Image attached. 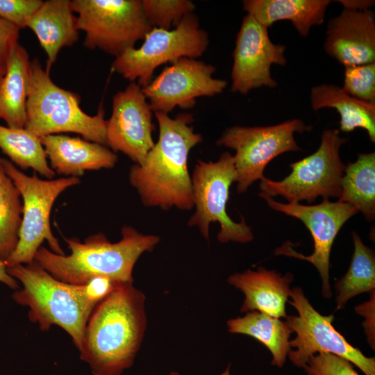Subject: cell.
Returning a JSON list of instances; mask_svg holds the SVG:
<instances>
[{"mask_svg": "<svg viewBox=\"0 0 375 375\" xmlns=\"http://www.w3.org/2000/svg\"><path fill=\"white\" fill-rule=\"evenodd\" d=\"M370 294V299L355 308V311L365 317V322L362 323L365 333L367 335V342L370 347L375 349V333H374V291Z\"/></svg>", "mask_w": 375, "mask_h": 375, "instance_id": "35", "label": "cell"}, {"mask_svg": "<svg viewBox=\"0 0 375 375\" xmlns=\"http://www.w3.org/2000/svg\"><path fill=\"white\" fill-rule=\"evenodd\" d=\"M71 6L78 30L85 33V47L115 58L152 29L140 0H72Z\"/></svg>", "mask_w": 375, "mask_h": 375, "instance_id": "8", "label": "cell"}, {"mask_svg": "<svg viewBox=\"0 0 375 375\" xmlns=\"http://www.w3.org/2000/svg\"><path fill=\"white\" fill-rule=\"evenodd\" d=\"M339 201L349 203L365 219H375V153H359L354 162L346 165Z\"/></svg>", "mask_w": 375, "mask_h": 375, "instance_id": "25", "label": "cell"}, {"mask_svg": "<svg viewBox=\"0 0 375 375\" xmlns=\"http://www.w3.org/2000/svg\"><path fill=\"white\" fill-rule=\"evenodd\" d=\"M7 175L11 178L23 199V212L16 248L4 261L6 267L34 261L38 249L47 240L52 251L65 255L50 227V213L57 197L66 189L78 184V177L42 180L36 174L29 176L10 160L1 158Z\"/></svg>", "mask_w": 375, "mask_h": 375, "instance_id": "6", "label": "cell"}, {"mask_svg": "<svg viewBox=\"0 0 375 375\" xmlns=\"http://www.w3.org/2000/svg\"><path fill=\"white\" fill-rule=\"evenodd\" d=\"M311 129V126L299 119L274 126H235L226 129L216 143L235 151L233 157L238 192L244 193L253 182L263 179L265 167L274 158L301 150L294 134Z\"/></svg>", "mask_w": 375, "mask_h": 375, "instance_id": "11", "label": "cell"}, {"mask_svg": "<svg viewBox=\"0 0 375 375\" xmlns=\"http://www.w3.org/2000/svg\"><path fill=\"white\" fill-rule=\"evenodd\" d=\"M324 49L344 67L375 62L374 12L343 7L328 23Z\"/></svg>", "mask_w": 375, "mask_h": 375, "instance_id": "17", "label": "cell"}, {"mask_svg": "<svg viewBox=\"0 0 375 375\" xmlns=\"http://www.w3.org/2000/svg\"><path fill=\"white\" fill-rule=\"evenodd\" d=\"M344 68L342 89L354 98L375 103V62Z\"/></svg>", "mask_w": 375, "mask_h": 375, "instance_id": "30", "label": "cell"}, {"mask_svg": "<svg viewBox=\"0 0 375 375\" xmlns=\"http://www.w3.org/2000/svg\"><path fill=\"white\" fill-rule=\"evenodd\" d=\"M50 167L59 175L77 177L86 170L115 166L117 156L105 145L78 137L53 134L41 138Z\"/></svg>", "mask_w": 375, "mask_h": 375, "instance_id": "19", "label": "cell"}, {"mask_svg": "<svg viewBox=\"0 0 375 375\" xmlns=\"http://www.w3.org/2000/svg\"><path fill=\"white\" fill-rule=\"evenodd\" d=\"M154 113L159 127L158 141L142 164L131 167L130 183L146 206L191 210L194 201L188 160L202 136L191 126L194 118L190 113L174 118Z\"/></svg>", "mask_w": 375, "mask_h": 375, "instance_id": "2", "label": "cell"}, {"mask_svg": "<svg viewBox=\"0 0 375 375\" xmlns=\"http://www.w3.org/2000/svg\"><path fill=\"white\" fill-rule=\"evenodd\" d=\"M78 94L57 85L37 58L31 60L24 128L39 138L74 133L88 141L106 145L107 120L103 108L91 116L81 108Z\"/></svg>", "mask_w": 375, "mask_h": 375, "instance_id": "5", "label": "cell"}, {"mask_svg": "<svg viewBox=\"0 0 375 375\" xmlns=\"http://www.w3.org/2000/svg\"><path fill=\"white\" fill-rule=\"evenodd\" d=\"M169 375H180V374L177 372L172 371V372H170ZM219 375H231V374H230V365H228L227 368L226 369V370Z\"/></svg>", "mask_w": 375, "mask_h": 375, "instance_id": "38", "label": "cell"}, {"mask_svg": "<svg viewBox=\"0 0 375 375\" xmlns=\"http://www.w3.org/2000/svg\"><path fill=\"white\" fill-rule=\"evenodd\" d=\"M144 15L153 28L172 30L183 17L193 12L195 6L189 0H143Z\"/></svg>", "mask_w": 375, "mask_h": 375, "instance_id": "29", "label": "cell"}, {"mask_svg": "<svg viewBox=\"0 0 375 375\" xmlns=\"http://www.w3.org/2000/svg\"><path fill=\"white\" fill-rule=\"evenodd\" d=\"M285 47L274 44L268 28L247 14L242 22L233 53L231 91L242 94L260 87L276 88L271 74L273 64L285 65Z\"/></svg>", "mask_w": 375, "mask_h": 375, "instance_id": "15", "label": "cell"}, {"mask_svg": "<svg viewBox=\"0 0 375 375\" xmlns=\"http://www.w3.org/2000/svg\"><path fill=\"white\" fill-rule=\"evenodd\" d=\"M259 196L273 210L301 220L310 231L313 239L314 250L310 256H304L291 247V242H285L275 250L276 255H284L312 264L322 279V294L325 299L332 297L330 285L329 267L331 250L342 226L351 217L358 212L352 205L342 201H323L316 205L283 203L263 193Z\"/></svg>", "mask_w": 375, "mask_h": 375, "instance_id": "13", "label": "cell"}, {"mask_svg": "<svg viewBox=\"0 0 375 375\" xmlns=\"http://www.w3.org/2000/svg\"><path fill=\"white\" fill-rule=\"evenodd\" d=\"M118 283L106 276H96L85 284L74 285V288L85 303L94 308L115 289Z\"/></svg>", "mask_w": 375, "mask_h": 375, "instance_id": "33", "label": "cell"}, {"mask_svg": "<svg viewBox=\"0 0 375 375\" xmlns=\"http://www.w3.org/2000/svg\"><path fill=\"white\" fill-rule=\"evenodd\" d=\"M0 282L8 286L10 289L17 290L19 285L16 279L7 272L5 262L0 259Z\"/></svg>", "mask_w": 375, "mask_h": 375, "instance_id": "36", "label": "cell"}, {"mask_svg": "<svg viewBox=\"0 0 375 375\" xmlns=\"http://www.w3.org/2000/svg\"><path fill=\"white\" fill-rule=\"evenodd\" d=\"M19 31L16 26L0 18V63L6 65L19 43Z\"/></svg>", "mask_w": 375, "mask_h": 375, "instance_id": "34", "label": "cell"}, {"mask_svg": "<svg viewBox=\"0 0 375 375\" xmlns=\"http://www.w3.org/2000/svg\"><path fill=\"white\" fill-rule=\"evenodd\" d=\"M338 1L342 4L343 7L358 9L370 8L374 3V1L371 0H339Z\"/></svg>", "mask_w": 375, "mask_h": 375, "instance_id": "37", "label": "cell"}, {"mask_svg": "<svg viewBox=\"0 0 375 375\" xmlns=\"http://www.w3.org/2000/svg\"><path fill=\"white\" fill-rule=\"evenodd\" d=\"M345 142L338 129L324 131L315 152L291 163V173L283 180L276 181L266 177L260 180V192L271 197L282 196L288 203L301 201L312 203L319 197L339 199L346 167L340 149Z\"/></svg>", "mask_w": 375, "mask_h": 375, "instance_id": "7", "label": "cell"}, {"mask_svg": "<svg viewBox=\"0 0 375 375\" xmlns=\"http://www.w3.org/2000/svg\"><path fill=\"white\" fill-rule=\"evenodd\" d=\"M0 149L22 170L32 168L49 179L56 175L47 162L41 138L25 128L0 125Z\"/></svg>", "mask_w": 375, "mask_h": 375, "instance_id": "27", "label": "cell"}, {"mask_svg": "<svg viewBox=\"0 0 375 375\" xmlns=\"http://www.w3.org/2000/svg\"><path fill=\"white\" fill-rule=\"evenodd\" d=\"M6 72V65L0 63V80Z\"/></svg>", "mask_w": 375, "mask_h": 375, "instance_id": "39", "label": "cell"}, {"mask_svg": "<svg viewBox=\"0 0 375 375\" xmlns=\"http://www.w3.org/2000/svg\"><path fill=\"white\" fill-rule=\"evenodd\" d=\"M145 300L133 283L119 282L96 306L79 350L94 375H120L133 365L147 327Z\"/></svg>", "mask_w": 375, "mask_h": 375, "instance_id": "1", "label": "cell"}, {"mask_svg": "<svg viewBox=\"0 0 375 375\" xmlns=\"http://www.w3.org/2000/svg\"><path fill=\"white\" fill-rule=\"evenodd\" d=\"M329 0H245L243 8L258 22L269 28L281 20L290 21L302 37L324 20Z\"/></svg>", "mask_w": 375, "mask_h": 375, "instance_id": "21", "label": "cell"}, {"mask_svg": "<svg viewBox=\"0 0 375 375\" xmlns=\"http://www.w3.org/2000/svg\"><path fill=\"white\" fill-rule=\"evenodd\" d=\"M69 0L43 1L28 19L26 27L37 36L47 55L46 71L50 72L60 51L76 43L79 38L76 16Z\"/></svg>", "mask_w": 375, "mask_h": 375, "instance_id": "20", "label": "cell"}, {"mask_svg": "<svg viewBox=\"0 0 375 375\" xmlns=\"http://www.w3.org/2000/svg\"><path fill=\"white\" fill-rule=\"evenodd\" d=\"M226 325L231 333L249 335L260 341L272 353V365L283 367L291 350L290 337L293 333L285 321L250 311L243 317L228 320Z\"/></svg>", "mask_w": 375, "mask_h": 375, "instance_id": "24", "label": "cell"}, {"mask_svg": "<svg viewBox=\"0 0 375 375\" xmlns=\"http://www.w3.org/2000/svg\"><path fill=\"white\" fill-rule=\"evenodd\" d=\"M30 72L28 53L18 43L6 63V72L0 80V119L8 127L24 128Z\"/></svg>", "mask_w": 375, "mask_h": 375, "instance_id": "22", "label": "cell"}, {"mask_svg": "<svg viewBox=\"0 0 375 375\" xmlns=\"http://www.w3.org/2000/svg\"><path fill=\"white\" fill-rule=\"evenodd\" d=\"M20 197L0 158V259L3 261L11 255L18 242L23 212Z\"/></svg>", "mask_w": 375, "mask_h": 375, "instance_id": "28", "label": "cell"}, {"mask_svg": "<svg viewBox=\"0 0 375 375\" xmlns=\"http://www.w3.org/2000/svg\"><path fill=\"white\" fill-rule=\"evenodd\" d=\"M310 103L314 110L335 109L340 116V131L348 133L362 128L367 131L370 140L375 142V103L354 98L341 87L333 84L312 88Z\"/></svg>", "mask_w": 375, "mask_h": 375, "instance_id": "23", "label": "cell"}, {"mask_svg": "<svg viewBox=\"0 0 375 375\" xmlns=\"http://www.w3.org/2000/svg\"><path fill=\"white\" fill-rule=\"evenodd\" d=\"M290 297L289 303L298 312V315H288L285 320L296 333L290 340V347L295 349L288 355L294 365L303 368L310 356L326 352L348 360L365 375H375V358L365 356L334 328L333 315H322L317 312L300 287L294 288Z\"/></svg>", "mask_w": 375, "mask_h": 375, "instance_id": "12", "label": "cell"}, {"mask_svg": "<svg viewBox=\"0 0 375 375\" xmlns=\"http://www.w3.org/2000/svg\"><path fill=\"white\" fill-rule=\"evenodd\" d=\"M215 67L202 60L181 58L142 88L153 112L168 114L175 107H194L196 99L212 97L223 92L224 79L215 78Z\"/></svg>", "mask_w": 375, "mask_h": 375, "instance_id": "14", "label": "cell"}, {"mask_svg": "<svg viewBox=\"0 0 375 375\" xmlns=\"http://www.w3.org/2000/svg\"><path fill=\"white\" fill-rule=\"evenodd\" d=\"M112 114L106 125V145L142 164L155 142L153 110L142 87L131 82L112 98Z\"/></svg>", "mask_w": 375, "mask_h": 375, "instance_id": "16", "label": "cell"}, {"mask_svg": "<svg viewBox=\"0 0 375 375\" xmlns=\"http://www.w3.org/2000/svg\"><path fill=\"white\" fill-rule=\"evenodd\" d=\"M208 44V33L200 27L198 17L189 13L172 30L153 28L139 48L128 49L116 57L112 69L143 88L151 81L158 67L184 57L197 59Z\"/></svg>", "mask_w": 375, "mask_h": 375, "instance_id": "9", "label": "cell"}, {"mask_svg": "<svg viewBox=\"0 0 375 375\" xmlns=\"http://www.w3.org/2000/svg\"><path fill=\"white\" fill-rule=\"evenodd\" d=\"M7 272L22 285L12 298L29 308V320L38 324L42 331H48L52 325L60 326L80 350L86 324L94 308L78 296L74 285L55 278L35 261L8 267Z\"/></svg>", "mask_w": 375, "mask_h": 375, "instance_id": "4", "label": "cell"}, {"mask_svg": "<svg viewBox=\"0 0 375 375\" xmlns=\"http://www.w3.org/2000/svg\"><path fill=\"white\" fill-rule=\"evenodd\" d=\"M42 3L41 0H0V18L24 28Z\"/></svg>", "mask_w": 375, "mask_h": 375, "instance_id": "32", "label": "cell"}, {"mask_svg": "<svg viewBox=\"0 0 375 375\" xmlns=\"http://www.w3.org/2000/svg\"><path fill=\"white\" fill-rule=\"evenodd\" d=\"M351 235L354 251L349 267L334 285L337 292L335 311L343 308L353 297L375 290L374 251L363 243L356 232L352 231Z\"/></svg>", "mask_w": 375, "mask_h": 375, "instance_id": "26", "label": "cell"}, {"mask_svg": "<svg viewBox=\"0 0 375 375\" xmlns=\"http://www.w3.org/2000/svg\"><path fill=\"white\" fill-rule=\"evenodd\" d=\"M71 253L58 255L40 247L34 261L55 278L68 284L83 285L96 276L115 281L133 283V269L140 256L151 251L160 237L144 235L132 226H124L122 239L112 243L103 233L87 238H65Z\"/></svg>", "mask_w": 375, "mask_h": 375, "instance_id": "3", "label": "cell"}, {"mask_svg": "<svg viewBox=\"0 0 375 375\" xmlns=\"http://www.w3.org/2000/svg\"><path fill=\"white\" fill-rule=\"evenodd\" d=\"M294 278L291 272L282 276L275 270L259 267L256 271L236 272L229 276L227 281L244 295L242 312L258 311L275 318L285 319V305Z\"/></svg>", "mask_w": 375, "mask_h": 375, "instance_id": "18", "label": "cell"}, {"mask_svg": "<svg viewBox=\"0 0 375 375\" xmlns=\"http://www.w3.org/2000/svg\"><path fill=\"white\" fill-rule=\"evenodd\" d=\"M235 179L233 157L229 152H224L216 162L197 160L191 177L195 212L188 224L197 226L207 240L212 222L219 224L217 239L220 243H247L253 239L251 228L243 217L235 222L226 212L229 188Z\"/></svg>", "mask_w": 375, "mask_h": 375, "instance_id": "10", "label": "cell"}, {"mask_svg": "<svg viewBox=\"0 0 375 375\" xmlns=\"http://www.w3.org/2000/svg\"><path fill=\"white\" fill-rule=\"evenodd\" d=\"M303 369L306 375H359L350 361L326 352L310 356Z\"/></svg>", "mask_w": 375, "mask_h": 375, "instance_id": "31", "label": "cell"}]
</instances>
